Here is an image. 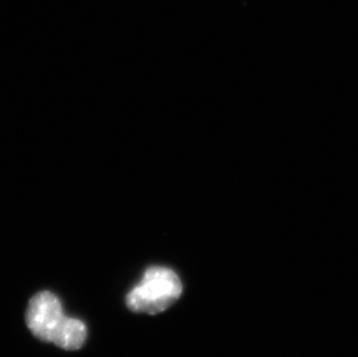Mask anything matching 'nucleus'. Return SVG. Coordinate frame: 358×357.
I'll return each instance as SVG.
<instances>
[{
  "instance_id": "1",
  "label": "nucleus",
  "mask_w": 358,
  "mask_h": 357,
  "mask_svg": "<svg viewBox=\"0 0 358 357\" xmlns=\"http://www.w3.org/2000/svg\"><path fill=\"white\" fill-rule=\"evenodd\" d=\"M182 290L181 280L174 270L150 267L141 282L128 293L127 305L136 314H162L179 300Z\"/></svg>"
},
{
  "instance_id": "3",
  "label": "nucleus",
  "mask_w": 358,
  "mask_h": 357,
  "mask_svg": "<svg viewBox=\"0 0 358 357\" xmlns=\"http://www.w3.org/2000/svg\"><path fill=\"white\" fill-rule=\"evenodd\" d=\"M87 337V330L83 321L76 318L66 317L62 321L55 333L51 344L65 351H77L83 347Z\"/></svg>"
},
{
  "instance_id": "2",
  "label": "nucleus",
  "mask_w": 358,
  "mask_h": 357,
  "mask_svg": "<svg viewBox=\"0 0 358 357\" xmlns=\"http://www.w3.org/2000/svg\"><path fill=\"white\" fill-rule=\"evenodd\" d=\"M64 318L61 300L50 291H41L29 300L26 323L38 340L52 342L55 333Z\"/></svg>"
}]
</instances>
